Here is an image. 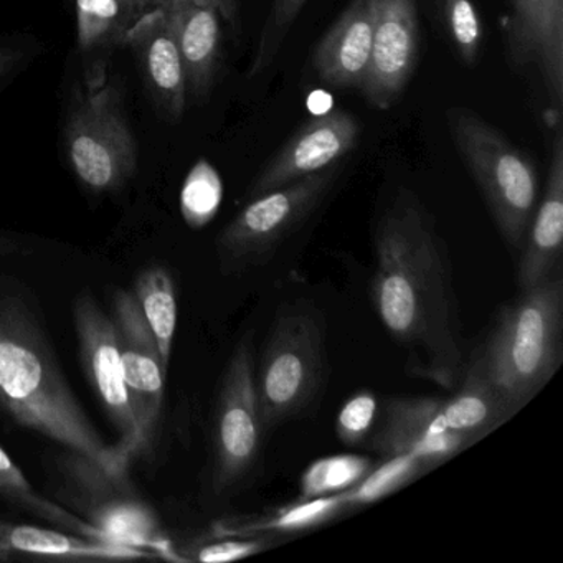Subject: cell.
I'll return each mask as SVG.
<instances>
[{
  "mask_svg": "<svg viewBox=\"0 0 563 563\" xmlns=\"http://www.w3.org/2000/svg\"><path fill=\"white\" fill-rule=\"evenodd\" d=\"M124 384L133 401L144 448L150 446L164 404L166 365L133 291L118 289L111 308Z\"/></svg>",
  "mask_w": 563,
  "mask_h": 563,
  "instance_id": "cell-11",
  "label": "cell"
},
{
  "mask_svg": "<svg viewBox=\"0 0 563 563\" xmlns=\"http://www.w3.org/2000/svg\"><path fill=\"white\" fill-rule=\"evenodd\" d=\"M552 121L550 166L542 199L537 202L526 240L520 249L517 282L520 291L536 288L562 273L563 243V131L560 111L545 114Z\"/></svg>",
  "mask_w": 563,
  "mask_h": 563,
  "instance_id": "cell-16",
  "label": "cell"
},
{
  "mask_svg": "<svg viewBox=\"0 0 563 563\" xmlns=\"http://www.w3.org/2000/svg\"><path fill=\"white\" fill-rule=\"evenodd\" d=\"M216 537V540L197 545L189 560L202 563L236 562V560L249 559L256 553L265 552L273 545L269 537Z\"/></svg>",
  "mask_w": 563,
  "mask_h": 563,
  "instance_id": "cell-31",
  "label": "cell"
},
{
  "mask_svg": "<svg viewBox=\"0 0 563 563\" xmlns=\"http://www.w3.org/2000/svg\"><path fill=\"white\" fill-rule=\"evenodd\" d=\"M358 137L361 126L349 111L332 110L311 118L263 167L249 199L338 167L357 147Z\"/></svg>",
  "mask_w": 563,
  "mask_h": 563,
  "instance_id": "cell-13",
  "label": "cell"
},
{
  "mask_svg": "<svg viewBox=\"0 0 563 563\" xmlns=\"http://www.w3.org/2000/svg\"><path fill=\"white\" fill-rule=\"evenodd\" d=\"M443 15L454 51L467 67L479 60L484 25L473 0H443Z\"/></svg>",
  "mask_w": 563,
  "mask_h": 563,
  "instance_id": "cell-29",
  "label": "cell"
},
{
  "mask_svg": "<svg viewBox=\"0 0 563 563\" xmlns=\"http://www.w3.org/2000/svg\"><path fill=\"white\" fill-rule=\"evenodd\" d=\"M136 21L130 0H77L78 45L91 52L124 44Z\"/></svg>",
  "mask_w": 563,
  "mask_h": 563,
  "instance_id": "cell-24",
  "label": "cell"
},
{
  "mask_svg": "<svg viewBox=\"0 0 563 563\" xmlns=\"http://www.w3.org/2000/svg\"><path fill=\"white\" fill-rule=\"evenodd\" d=\"M473 443V438L448 427L441 398H395L385 408L384 423L372 448L385 457L411 454L431 470Z\"/></svg>",
  "mask_w": 563,
  "mask_h": 563,
  "instance_id": "cell-15",
  "label": "cell"
},
{
  "mask_svg": "<svg viewBox=\"0 0 563 563\" xmlns=\"http://www.w3.org/2000/svg\"><path fill=\"white\" fill-rule=\"evenodd\" d=\"M424 471H428V466L420 457L411 454H394L385 457L377 470L372 467L361 483L339 494L347 507L367 506L408 486Z\"/></svg>",
  "mask_w": 563,
  "mask_h": 563,
  "instance_id": "cell-26",
  "label": "cell"
},
{
  "mask_svg": "<svg viewBox=\"0 0 563 563\" xmlns=\"http://www.w3.org/2000/svg\"><path fill=\"white\" fill-rule=\"evenodd\" d=\"M451 137L479 187L504 242L520 252L539 202V173L532 159L504 133L467 110L448 114Z\"/></svg>",
  "mask_w": 563,
  "mask_h": 563,
  "instance_id": "cell-4",
  "label": "cell"
},
{
  "mask_svg": "<svg viewBox=\"0 0 563 563\" xmlns=\"http://www.w3.org/2000/svg\"><path fill=\"white\" fill-rule=\"evenodd\" d=\"M374 467L371 457L361 454H334L309 464L299 479V499L332 496L361 483Z\"/></svg>",
  "mask_w": 563,
  "mask_h": 563,
  "instance_id": "cell-25",
  "label": "cell"
},
{
  "mask_svg": "<svg viewBox=\"0 0 563 563\" xmlns=\"http://www.w3.org/2000/svg\"><path fill=\"white\" fill-rule=\"evenodd\" d=\"M0 405L12 420L84 454L114 473H128L117 448L104 443L62 371L44 318L29 289L0 276Z\"/></svg>",
  "mask_w": 563,
  "mask_h": 563,
  "instance_id": "cell-2",
  "label": "cell"
},
{
  "mask_svg": "<svg viewBox=\"0 0 563 563\" xmlns=\"http://www.w3.org/2000/svg\"><path fill=\"white\" fill-rule=\"evenodd\" d=\"M186 68L187 95L206 100L219 68L222 29L213 5L197 0H159Z\"/></svg>",
  "mask_w": 563,
  "mask_h": 563,
  "instance_id": "cell-19",
  "label": "cell"
},
{
  "mask_svg": "<svg viewBox=\"0 0 563 563\" xmlns=\"http://www.w3.org/2000/svg\"><path fill=\"white\" fill-rule=\"evenodd\" d=\"M308 2L309 0H273L253 54L250 77H258L276 60L292 25Z\"/></svg>",
  "mask_w": 563,
  "mask_h": 563,
  "instance_id": "cell-28",
  "label": "cell"
},
{
  "mask_svg": "<svg viewBox=\"0 0 563 563\" xmlns=\"http://www.w3.org/2000/svg\"><path fill=\"white\" fill-rule=\"evenodd\" d=\"M22 57H24V54L19 48L0 44V78L11 74L15 65L22 60Z\"/></svg>",
  "mask_w": 563,
  "mask_h": 563,
  "instance_id": "cell-32",
  "label": "cell"
},
{
  "mask_svg": "<svg viewBox=\"0 0 563 563\" xmlns=\"http://www.w3.org/2000/svg\"><path fill=\"white\" fill-rule=\"evenodd\" d=\"M9 552L62 560L150 559L153 550L130 543L90 539L64 530L0 523V555Z\"/></svg>",
  "mask_w": 563,
  "mask_h": 563,
  "instance_id": "cell-20",
  "label": "cell"
},
{
  "mask_svg": "<svg viewBox=\"0 0 563 563\" xmlns=\"http://www.w3.org/2000/svg\"><path fill=\"white\" fill-rule=\"evenodd\" d=\"M0 496L11 499L12 503L24 507V509L35 514V516L55 523L65 532L114 542L103 530L97 529V527L88 523L87 520L75 516L67 507L38 496L32 484L29 483L27 477H25L24 471L14 463V460L9 456L8 451L2 446H0Z\"/></svg>",
  "mask_w": 563,
  "mask_h": 563,
  "instance_id": "cell-23",
  "label": "cell"
},
{
  "mask_svg": "<svg viewBox=\"0 0 563 563\" xmlns=\"http://www.w3.org/2000/svg\"><path fill=\"white\" fill-rule=\"evenodd\" d=\"M371 291L382 324L407 351L410 371L454 390L464 355L450 252L434 220L408 196L398 197L378 223Z\"/></svg>",
  "mask_w": 563,
  "mask_h": 563,
  "instance_id": "cell-1",
  "label": "cell"
},
{
  "mask_svg": "<svg viewBox=\"0 0 563 563\" xmlns=\"http://www.w3.org/2000/svg\"><path fill=\"white\" fill-rule=\"evenodd\" d=\"M265 434L249 334L230 355L217 397L212 431V487L217 494L233 489L253 473Z\"/></svg>",
  "mask_w": 563,
  "mask_h": 563,
  "instance_id": "cell-9",
  "label": "cell"
},
{
  "mask_svg": "<svg viewBox=\"0 0 563 563\" xmlns=\"http://www.w3.org/2000/svg\"><path fill=\"white\" fill-rule=\"evenodd\" d=\"M377 397L371 390H361L345 401L335 421L338 438L345 446H357L371 433L377 417Z\"/></svg>",
  "mask_w": 563,
  "mask_h": 563,
  "instance_id": "cell-30",
  "label": "cell"
},
{
  "mask_svg": "<svg viewBox=\"0 0 563 563\" xmlns=\"http://www.w3.org/2000/svg\"><path fill=\"white\" fill-rule=\"evenodd\" d=\"M420 54L415 0H375L371 62L361 91L375 110H388L401 97Z\"/></svg>",
  "mask_w": 563,
  "mask_h": 563,
  "instance_id": "cell-12",
  "label": "cell"
},
{
  "mask_svg": "<svg viewBox=\"0 0 563 563\" xmlns=\"http://www.w3.org/2000/svg\"><path fill=\"white\" fill-rule=\"evenodd\" d=\"M563 361L562 273L520 291L500 311L473 365L510 418L526 407Z\"/></svg>",
  "mask_w": 563,
  "mask_h": 563,
  "instance_id": "cell-3",
  "label": "cell"
},
{
  "mask_svg": "<svg viewBox=\"0 0 563 563\" xmlns=\"http://www.w3.org/2000/svg\"><path fill=\"white\" fill-rule=\"evenodd\" d=\"M55 499L75 516H81L114 542L130 543L174 555L153 507L136 493L128 473H114L103 464L67 450L55 461Z\"/></svg>",
  "mask_w": 563,
  "mask_h": 563,
  "instance_id": "cell-5",
  "label": "cell"
},
{
  "mask_svg": "<svg viewBox=\"0 0 563 563\" xmlns=\"http://www.w3.org/2000/svg\"><path fill=\"white\" fill-rule=\"evenodd\" d=\"M74 321L81 368L104 413L117 428L114 448L121 466L128 470L131 461L146 448L124 384L113 319L93 295L81 292L75 301Z\"/></svg>",
  "mask_w": 563,
  "mask_h": 563,
  "instance_id": "cell-10",
  "label": "cell"
},
{
  "mask_svg": "<svg viewBox=\"0 0 563 563\" xmlns=\"http://www.w3.org/2000/svg\"><path fill=\"white\" fill-rule=\"evenodd\" d=\"M124 44L140 55L157 104L170 120H180L189 98L186 68L164 9L156 5L137 18Z\"/></svg>",
  "mask_w": 563,
  "mask_h": 563,
  "instance_id": "cell-18",
  "label": "cell"
},
{
  "mask_svg": "<svg viewBox=\"0 0 563 563\" xmlns=\"http://www.w3.org/2000/svg\"><path fill=\"white\" fill-rule=\"evenodd\" d=\"M347 504L341 494L298 499L272 512L253 516L227 517L213 523V536L225 537H272L275 533L302 532L314 529L341 516Z\"/></svg>",
  "mask_w": 563,
  "mask_h": 563,
  "instance_id": "cell-21",
  "label": "cell"
},
{
  "mask_svg": "<svg viewBox=\"0 0 563 563\" xmlns=\"http://www.w3.org/2000/svg\"><path fill=\"white\" fill-rule=\"evenodd\" d=\"M223 186L212 164L200 159L190 169L180 192V213L190 229H203L222 206Z\"/></svg>",
  "mask_w": 563,
  "mask_h": 563,
  "instance_id": "cell-27",
  "label": "cell"
},
{
  "mask_svg": "<svg viewBox=\"0 0 563 563\" xmlns=\"http://www.w3.org/2000/svg\"><path fill=\"white\" fill-rule=\"evenodd\" d=\"M67 153L80 183L93 192H114L137 169V144L111 85L88 91L71 111Z\"/></svg>",
  "mask_w": 563,
  "mask_h": 563,
  "instance_id": "cell-8",
  "label": "cell"
},
{
  "mask_svg": "<svg viewBox=\"0 0 563 563\" xmlns=\"http://www.w3.org/2000/svg\"><path fill=\"white\" fill-rule=\"evenodd\" d=\"M131 8L136 12L137 18L150 11V9L159 5V0H130Z\"/></svg>",
  "mask_w": 563,
  "mask_h": 563,
  "instance_id": "cell-33",
  "label": "cell"
},
{
  "mask_svg": "<svg viewBox=\"0 0 563 563\" xmlns=\"http://www.w3.org/2000/svg\"><path fill=\"white\" fill-rule=\"evenodd\" d=\"M133 295L167 368L177 329L176 283L164 266H150L137 275Z\"/></svg>",
  "mask_w": 563,
  "mask_h": 563,
  "instance_id": "cell-22",
  "label": "cell"
},
{
  "mask_svg": "<svg viewBox=\"0 0 563 563\" xmlns=\"http://www.w3.org/2000/svg\"><path fill=\"white\" fill-rule=\"evenodd\" d=\"M338 167L286 184L250 199L217 240L225 273L260 265L273 255L301 223L321 206L334 186Z\"/></svg>",
  "mask_w": 563,
  "mask_h": 563,
  "instance_id": "cell-7",
  "label": "cell"
},
{
  "mask_svg": "<svg viewBox=\"0 0 563 563\" xmlns=\"http://www.w3.org/2000/svg\"><path fill=\"white\" fill-rule=\"evenodd\" d=\"M507 52L519 67L539 71L552 110L563 104V0H507Z\"/></svg>",
  "mask_w": 563,
  "mask_h": 563,
  "instance_id": "cell-14",
  "label": "cell"
},
{
  "mask_svg": "<svg viewBox=\"0 0 563 563\" xmlns=\"http://www.w3.org/2000/svg\"><path fill=\"white\" fill-rule=\"evenodd\" d=\"M375 0H351L312 52L319 80L335 90H361L374 38Z\"/></svg>",
  "mask_w": 563,
  "mask_h": 563,
  "instance_id": "cell-17",
  "label": "cell"
},
{
  "mask_svg": "<svg viewBox=\"0 0 563 563\" xmlns=\"http://www.w3.org/2000/svg\"><path fill=\"white\" fill-rule=\"evenodd\" d=\"M321 324L301 309L279 312L255 372L265 433L311 407L324 384Z\"/></svg>",
  "mask_w": 563,
  "mask_h": 563,
  "instance_id": "cell-6",
  "label": "cell"
},
{
  "mask_svg": "<svg viewBox=\"0 0 563 563\" xmlns=\"http://www.w3.org/2000/svg\"><path fill=\"white\" fill-rule=\"evenodd\" d=\"M0 408H2V405H0Z\"/></svg>",
  "mask_w": 563,
  "mask_h": 563,
  "instance_id": "cell-34",
  "label": "cell"
}]
</instances>
